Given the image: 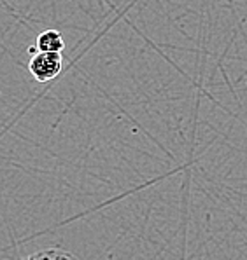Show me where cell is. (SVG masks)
<instances>
[{"label":"cell","mask_w":247,"mask_h":260,"mask_svg":"<svg viewBox=\"0 0 247 260\" xmlns=\"http://www.w3.org/2000/svg\"><path fill=\"white\" fill-rule=\"evenodd\" d=\"M62 53H34L29 63L32 77L37 82H49L62 72Z\"/></svg>","instance_id":"obj_1"},{"label":"cell","mask_w":247,"mask_h":260,"mask_svg":"<svg viewBox=\"0 0 247 260\" xmlns=\"http://www.w3.org/2000/svg\"><path fill=\"white\" fill-rule=\"evenodd\" d=\"M65 47L62 34L57 30H46L35 41V49L32 53H62Z\"/></svg>","instance_id":"obj_2"},{"label":"cell","mask_w":247,"mask_h":260,"mask_svg":"<svg viewBox=\"0 0 247 260\" xmlns=\"http://www.w3.org/2000/svg\"><path fill=\"white\" fill-rule=\"evenodd\" d=\"M23 260H79L75 255L69 253L65 250H60V248H47V250L35 251V253L29 255Z\"/></svg>","instance_id":"obj_3"}]
</instances>
